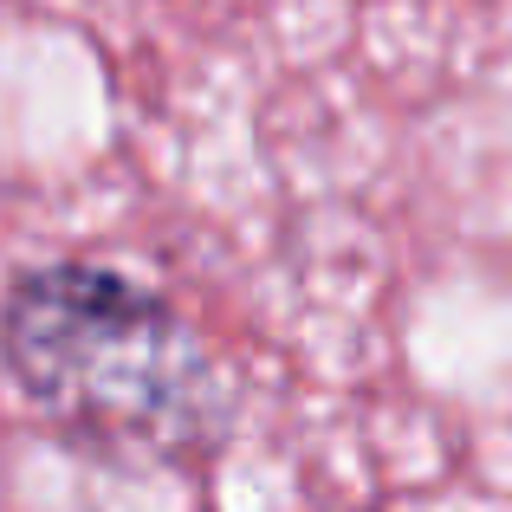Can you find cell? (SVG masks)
I'll return each instance as SVG.
<instances>
[{"instance_id":"1","label":"cell","mask_w":512,"mask_h":512,"mask_svg":"<svg viewBox=\"0 0 512 512\" xmlns=\"http://www.w3.org/2000/svg\"><path fill=\"white\" fill-rule=\"evenodd\" d=\"M0 363L98 461H208L234 428L221 363L175 305L91 260L13 279L0 299Z\"/></svg>"}]
</instances>
